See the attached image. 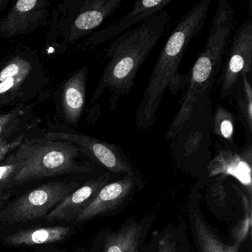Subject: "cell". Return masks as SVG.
<instances>
[{
    "label": "cell",
    "instance_id": "6da1fadb",
    "mask_svg": "<svg viewBox=\"0 0 252 252\" xmlns=\"http://www.w3.org/2000/svg\"><path fill=\"white\" fill-rule=\"evenodd\" d=\"M172 16L167 10L125 32L105 50L102 74L90 105L109 91V110L113 111L121 98L130 94L143 63L158 44Z\"/></svg>",
    "mask_w": 252,
    "mask_h": 252
},
{
    "label": "cell",
    "instance_id": "7a4b0ae2",
    "mask_svg": "<svg viewBox=\"0 0 252 252\" xmlns=\"http://www.w3.org/2000/svg\"><path fill=\"white\" fill-rule=\"evenodd\" d=\"M211 0H201L182 17L162 48L135 112V124L140 130L154 126L162 98L167 88L176 95L185 88L187 76L178 73L184 53L198 35L207 18Z\"/></svg>",
    "mask_w": 252,
    "mask_h": 252
},
{
    "label": "cell",
    "instance_id": "3957f363",
    "mask_svg": "<svg viewBox=\"0 0 252 252\" xmlns=\"http://www.w3.org/2000/svg\"><path fill=\"white\" fill-rule=\"evenodd\" d=\"M234 30L232 7L228 0H220L214 14L204 48L187 76L185 93L179 110L168 129L166 141L173 140L178 135L200 98L210 95L222 70L224 57Z\"/></svg>",
    "mask_w": 252,
    "mask_h": 252
},
{
    "label": "cell",
    "instance_id": "277c9868",
    "mask_svg": "<svg viewBox=\"0 0 252 252\" xmlns=\"http://www.w3.org/2000/svg\"><path fill=\"white\" fill-rule=\"evenodd\" d=\"M16 151L21 165L12 185L63 174L88 172L93 169L92 165L79 161V158L84 154L79 147L60 140L45 137L24 141Z\"/></svg>",
    "mask_w": 252,
    "mask_h": 252
},
{
    "label": "cell",
    "instance_id": "5b68a950",
    "mask_svg": "<svg viewBox=\"0 0 252 252\" xmlns=\"http://www.w3.org/2000/svg\"><path fill=\"white\" fill-rule=\"evenodd\" d=\"M48 85L43 63L36 53L17 50L0 58V108L31 101Z\"/></svg>",
    "mask_w": 252,
    "mask_h": 252
},
{
    "label": "cell",
    "instance_id": "8992f818",
    "mask_svg": "<svg viewBox=\"0 0 252 252\" xmlns=\"http://www.w3.org/2000/svg\"><path fill=\"white\" fill-rule=\"evenodd\" d=\"M76 187V184L64 182L39 186L11 202L0 212V222L20 223L44 218Z\"/></svg>",
    "mask_w": 252,
    "mask_h": 252
},
{
    "label": "cell",
    "instance_id": "52a82bcc",
    "mask_svg": "<svg viewBox=\"0 0 252 252\" xmlns=\"http://www.w3.org/2000/svg\"><path fill=\"white\" fill-rule=\"evenodd\" d=\"M226 54L221 70L220 101L231 96L242 76L252 73V19L240 26Z\"/></svg>",
    "mask_w": 252,
    "mask_h": 252
},
{
    "label": "cell",
    "instance_id": "ba28073f",
    "mask_svg": "<svg viewBox=\"0 0 252 252\" xmlns=\"http://www.w3.org/2000/svg\"><path fill=\"white\" fill-rule=\"evenodd\" d=\"M48 139L60 140L74 144L85 156L91 158L116 173L132 174V169L121 149L115 144L95 137L76 132H52L45 135Z\"/></svg>",
    "mask_w": 252,
    "mask_h": 252
},
{
    "label": "cell",
    "instance_id": "9c48e42d",
    "mask_svg": "<svg viewBox=\"0 0 252 252\" xmlns=\"http://www.w3.org/2000/svg\"><path fill=\"white\" fill-rule=\"evenodd\" d=\"M51 2L45 0H19L0 20V38L26 36L46 24Z\"/></svg>",
    "mask_w": 252,
    "mask_h": 252
},
{
    "label": "cell",
    "instance_id": "30bf717a",
    "mask_svg": "<svg viewBox=\"0 0 252 252\" xmlns=\"http://www.w3.org/2000/svg\"><path fill=\"white\" fill-rule=\"evenodd\" d=\"M123 0H84L73 8V16L64 42L72 45L98 29L104 20L114 14Z\"/></svg>",
    "mask_w": 252,
    "mask_h": 252
},
{
    "label": "cell",
    "instance_id": "8fae6325",
    "mask_svg": "<svg viewBox=\"0 0 252 252\" xmlns=\"http://www.w3.org/2000/svg\"><path fill=\"white\" fill-rule=\"evenodd\" d=\"M172 2V0L137 1L132 6V9L121 18L119 22L88 36L76 48L82 51L92 49L110 39L118 37L121 33H125L134 26L158 14Z\"/></svg>",
    "mask_w": 252,
    "mask_h": 252
},
{
    "label": "cell",
    "instance_id": "7c38bea8",
    "mask_svg": "<svg viewBox=\"0 0 252 252\" xmlns=\"http://www.w3.org/2000/svg\"><path fill=\"white\" fill-rule=\"evenodd\" d=\"M219 147L215 158L207 166L209 176L228 175L236 178L252 193V144H248L241 152L234 149Z\"/></svg>",
    "mask_w": 252,
    "mask_h": 252
},
{
    "label": "cell",
    "instance_id": "4fadbf2b",
    "mask_svg": "<svg viewBox=\"0 0 252 252\" xmlns=\"http://www.w3.org/2000/svg\"><path fill=\"white\" fill-rule=\"evenodd\" d=\"M108 175L91 180L80 188L66 196L56 207L47 215L49 221H69L76 220L78 215L95 198L102 187L108 181Z\"/></svg>",
    "mask_w": 252,
    "mask_h": 252
},
{
    "label": "cell",
    "instance_id": "5bb4252c",
    "mask_svg": "<svg viewBox=\"0 0 252 252\" xmlns=\"http://www.w3.org/2000/svg\"><path fill=\"white\" fill-rule=\"evenodd\" d=\"M134 180L127 176L100 189L92 202L78 215L76 222H85L103 214L114 210L122 204L133 189Z\"/></svg>",
    "mask_w": 252,
    "mask_h": 252
},
{
    "label": "cell",
    "instance_id": "9a60e30c",
    "mask_svg": "<svg viewBox=\"0 0 252 252\" xmlns=\"http://www.w3.org/2000/svg\"><path fill=\"white\" fill-rule=\"evenodd\" d=\"M88 76V68L82 67L67 79L62 90V110L66 122L72 126H77L83 113Z\"/></svg>",
    "mask_w": 252,
    "mask_h": 252
},
{
    "label": "cell",
    "instance_id": "2e32d148",
    "mask_svg": "<svg viewBox=\"0 0 252 252\" xmlns=\"http://www.w3.org/2000/svg\"><path fill=\"white\" fill-rule=\"evenodd\" d=\"M70 227H39L21 230L5 237V243L12 246H33L57 243L67 238L71 234Z\"/></svg>",
    "mask_w": 252,
    "mask_h": 252
},
{
    "label": "cell",
    "instance_id": "e0dca14e",
    "mask_svg": "<svg viewBox=\"0 0 252 252\" xmlns=\"http://www.w3.org/2000/svg\"><path fill=\"white\" fill-rule=\"evenodd\" d=\"M142 225L130 222L117 232L108 234L104 239L100 252H141L140 241Z\"/></svg>",
    "mask_w": 252,
    "mask_h": 252
},
{
    "label": "cell",
    "instance_id": "ac0fdd59",
    "mask_svg": "<svg viewBox=\"0 0 252 252\" xmlns=\"http://www.w3.org/2000/svg\"><path fill=\"white\" fill-rule=\"evenodd\" d=\"M237 118L241 122L248 141L251 142L252 135V88L249 75H243L234 89Z\"/></svg>",
    "mask_w": 252,
    "mask_h": 252
},
{
    "label": "cell",
    "instance_id": "d6986e66",
    "mask_svg": "<svg viewBox=\"0 0 252 252\" xmlns=\"http://www.w3.org/2000/svg\"><path fill=\"white\" fill-rule=\"evenodd\" d=\"M212 130L216 135L218 142L226 148L237 147L234 140L235 130V116L222 106L218 105L212 115Z\"/></svg>",
    "mask_w": 252,
    "mask_h": 252
},
{
    "label": "cell",
    "instance_id": "ffe728a7",
    "mask_svg": "<svg viewBox=\"0 0 252 252\" xmlns=\"http://www.w3.org/2000/svg\"><path fill=\"white\" fill-rule=\"evenodd\" d=\"M192 224L202 252H238V245L223 244L197 215L193 218Z\"/></svg>",
    "mask_w": 252,
    "mask_h": 252
},
{
    "label": "cell",
    "instance_id": "44dd1931",
    "mask_svg": "<svg viewBox=\"0 0 252 252\" xmlns=\"http://www.w3.org/2000/svg\"><path fill=\"white\" fill-rule=\"evenodd\" d=\"M21 165L18 153L14 150L3 161L0 162V193L8 186L12 185L13 180Z\"/></svg>",
    "mask_w": 252,
    "mask_h": 252
},
{
    "label": "cell",
    "instance_id": "7402d4cb",
    "mask_svg": "<svg viewBox=\"0 0 252 252\" xmlns=\"http://www.w3.org/2000/svg\"><path fill=\"white\" fill-rule=\"evenodd\" d=\"M23 113L21 104L14 107L11 111L0 116V138L12 135L20 125Z\"/></svg>",
    "mask_w": 252,
    "mask_h": 252
},
{
    "label": "cell",
    "instance_id": "603a6c76",
    "mask_svg": "<svg viewBox=\"0 0 252 252\" xmlns=\"http://www.w3.org/2000/svg\"><path fill=\"white\" fill-rule=\"evenodd\" d=\"M24 138L23 134H20L14 138L11 135L0 138V162L6 157L7 155L12 153L22 143L24 142Z\"/></svg>",
    "mask_w": 252,
    "mask_h": 252
},
{
    "label": "cell",
    "instance_id": "cb8c5ba5",
    "mask_svg": "<svg viewBox=\"0 0 252 252\" xmlns=\"http://www.w3.org/2000/svg\"><path fill=\"white\" fill-rule=\"evenodd\" d=\"M157 252H176L175 240L170 236H166L159 242Z\"/></svg>",
    "mask_w": 252,
    "mask_h": 252
},
{
    "label": "cell",
    "instance_id": "d4e9b609",
    "mask_svg": "<svg viewBox=\"0 0 252 252\" xmlns=\"http://www.w3.org/2000/svg\"><path fill=\"white\" fill-rule=\"evenodd\" d=\"M8 2H9L8 0H0V14L6 8Z\"/></svg>",
    "mask_w": 252,
    "mask_h": 252
},
{
    "label": "cell",
    "instance_id": "484cf974",
    "mask_svg": "<svg viewBox=\"0 0 252 252\" xmlns=\"http://www.w3.org/2000/svg\"><path fill=\"white\" fill-rule=\"evenodd\" d=\"M7 197H8V195H7V194H5V192L0 193V206H1V205L6 200Z\"/></svg>",
    "mask_w": 252,
    "mask_h": 252
}]
</instances>
